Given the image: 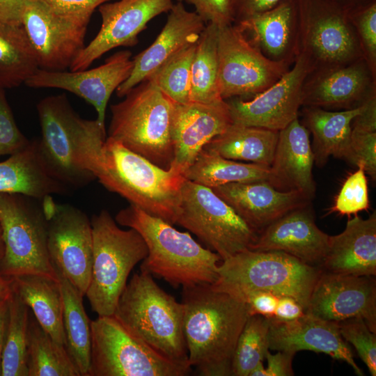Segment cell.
I'll return each mask as SVG.
<instances>
[{"instance_id": "1", "label": "cell", "mask_w": 376, "mask_h": 376, "mask_svg": "<svg viewBox=\"0 0 376 376\" xmlns=\"http://www.w3.org/2000/svg\"><path fill=\"white\" fill-rule=\"evenodd\" d=\"M79 165L109 191L165 221L176 223L184 175L162 169L108 136L97 120L80 117L75 137Z\"/></svg>"}, {"instance_id": "2", "label": "cell", "mask_w": 376, "mask_h": 376, "mask_svg": "<svg viewBox=\"0 0 376 376\" xmlns=\"http://www.w3.org/2000/svg\"><path fill=\"white\" fill-rule=\"evenodd\" d=\"M181 302L190 366L199 375H232L236 343L249 316L244 302L212 284L183 287Z\"/></svg>"}, {"instance_id": "3", "label": "cell", "mask_w": 376, "mask_h": 376, "mask_svg": "<svg viewBox=\"0 0 376 376\" xmlns=\"http://www.w3.org/2000/svg\"><path fill=\"white\" fill-rule=\"evenodd\" d=\"M117 224L135 229L143 237L148 255L141 272L164 279L175 288L213 284L221 261L216 253L164 220L130 204L116 214Z\"/></svg>"}, {"instance_id": "4", "label": "cell", "mask_w": 376, "mask_h": 376, "mask_svg": "<svg viewBox=\"0 0 376 376\" xmlns=\"http://www.w3.org/2000/svg\"><path fill=\"white\" fill-rule=\"evenodd\" d=\"M113 316L131 334L166 358L190 366L183 331V304L162 289L151 274H134Z\"/></svg>"}, {"instance_id": "5", "label": "cell", "mask_w": 376, "mask_h": 376, "mask_svg": "<svg viewBox=\"0 0 376 376\" xmlns=\"http://www.w3.org/2000/svg\"><path fill=\"white\" fill-rule=\"evenodd\" d=\"M124 97L110 107L108 136L169 169L173 159L171 124L175 103L149 79L131 88Z\"/></svg>"}, {"instance_id": "6", "label": "cell", "mask_w": 376, "mask_h": 376, "mask_svg": "<svg viewBox=\"0 0 376 376\" xmlns=\"http://www.w3.org/2000/svg\"><path fill=\"white\" fill-rule=\"evenodd\" d=\"M322 272L282 251L247 249L221 260L212 285L237 298L257 291L291 297L306 309Z\"/></svg>"}, {"instance_id": "7", "label": "cell", "mask_w": 376, "mask_h": 376, "mask_svg": "<svg viewBox=\"0 0 376 376\" xmlns=\"http://www.w3.org/2000/svg\"><path fill=\"white\" fill-rule=\"evenodd\" d=\"M93 265L86 293L98 316L113 315L127 278L134 266L148 255L141 235L134 228L123 230L106 210L91 219Z\"/></svg>"}, {"instance_id": "8", "label": "cell", "mask_w": 376, "mask_h": 376, "mask_svg": "<svg viewBox=\"0 0 376 376\" xmlns=\"http://www.w3.org/2000/svg\"><path fill=\"white\" fill-rule=\"evenodd\" d=\"M0 224L4 242L3 277L34 274L58 281L48 251V221L42 199L0 193Z\"/></svg>"}, {"instance_id": "9", "label": "cell", "mask_w": 376, "mask_h": 376, "mask_svg": "<svg viewBox=\"0 0 376 376\" xmlns=\"http://www.w3.org/2000/svg\"><path fill=\"white\" fill-rule=\"evenodd\" d=\"M88 376H185L191 368L171 361L113 316L91 321Z\"/></svg>"}, {"instance_id": "10", "label": "cell", "mask_w": 376, "mask_h": 376, "mask_svg": "<svg viewBox=\"0 0 376 376\" xmlns=\"http://www.w3.org/2000/svg\"><path fill=\"white\" fill-rule=\"evenodd\" d=\"M175 224L194 234L221 260L249 249L258 234L211 188L186 178Z\"/></svg>"}, {"instance_id": "11", "label": "cell", "mask_w": 376, "mask_h": 376, "mask_svg": "<svg viewBox=\"0 0 376 376\" xmlns=\"http://www.w3.org/2000/svg\"><path fill=\"white\" fill-rule=\"evenodd\" d=\"M299 55L310 72L343 66L363 57L347 12L325 0H297Z\"/></svg>"}, {"instance_id": "12", "label": "cell", "mask_w": 376, "mask_h": 376, "mask_svg": "<svg viewBox=\"0 0 376 376\" xmlns=\"http://www.w3.org/2000/svg\"><path fill=\"white\" fill-rule=\"evenodd\" d=\"M48 221L47 246L56 272L85 296L91 278L93 234L91 220L81 210L57 203L52 196L42 198Z\"/></svg>"}, {"instance_id": "13", "label": "cell", "mask_w": 376, "mask_h": 376, "mask_svg": "<svg viewBox=\"0 0 376 376\" xmlns=\"http://www.w3.org/2000/svg\"><path fill=\"white\" fill-rule=\"evenodd\" d=\"M219 90L224 100L250 99L270 87L290 68L266 58L235 24L219 27Z\"/></svg>"}, {"instance_id": "14", "label": "cell", "mask_w": 376, "mask_h": 376, "mask_svg": "<svg viewBox=\"0 0 376 376\" xmlns=\"http://www.w3.org/2000/svg\"><path fill=\"white\" fill-rule=\"evenodd\" d=\"M37 111L41 129L40 150L54 178L70 189L85 187L95 179L77 162L75 137L80 116L66 95L42 99L37 104Z\"/></svg>"}, {"instance_id": "15", "label": "cell", "mask_w": 376, "mask_h": 376, "mask_svg": "<svg viewBox=\"0 0 376 376\" xmlns=\"http://www.w3.org/2000/svg\"><path fill=\"white\" fill-rule=\"evenodd\" d=\"M88 24L56 13L43 0L25 1L22 26L40 69H69L85 47Z\"/></svg>"}, {"instance_id": "16", "label": "cell", "mask_w": 376, "mask_h": 376, "mask_svg": "<svg viewBox=\"0 0 376 376\" xmlns=\"http://www.w3.org/2000/svg\"><path fill=\"white\" fill-rule=\"evenodd\" d=\"M310 68L298 55L291 68L273 85L254 97L226 100L233 123L280 131L299 117L302 87Z\"/></svg>"}, {"instance_id": "17", "label": "cell", "mask_w": 376, "mask_h": 376, "mask_svg": "<svg viewBox=\"0 0 376 376\" xmlns=\"http://www.w3.org/2000/svg\"><path fill=\"white\" fill-rule=\"evenodd\" d=\"M172 0H119L99 6L101 27L95 37L82 49L69 68L70 71L88 69L103 54L113 48L133 47L139 34L156 16L168 13Z\"/></svg>"}, {"instance_id": "18", "label": "cell", "mask_w": 376, "mask_h": 376, "mask_svg": "<svg viewBox=\"0 0 376 376\" xmlns=\"http://www.w3.org/2000/svg\"><path fill=\"white\" fill-rule=\"evenodd\" d=\"M129 50L119 51L98 67L79 71L39 68L25 84L31 88H56L72 93L93 105L99 125L105 129L106 109L111 94L130 77L134 65Z\"/></svg>"}, {"instance_id": "19", "label": "cell", "mask_w": 376, "mask_h": 376, "mask_svg": "<svg viewBox=\"0 0 376 376\" xmlns=\"http://www.w3.org/2000/svg\"><path fill=\"white\" fill-rule=\"evenodd\" d=\"M305 312L336 322L361 318L376 334V281L372 276L322 272Z\"/></svg>"}, {"instance_id": "20", "label": "cell", "mask_w": 376, "mask_h": 376, "mask_svg": "<svg viewBox=\"0 0 376 376\" xmlns=\"http://www.w3.org/2000/svg\"><path fill=\"white\" fill-rule=\"evenodd\" d=\"M375 95L376 75L362 58L343 66L310 72L302 87V106L347 110Z\"/></svg>"}, {"instance_id": "21", "label": "cell", "mask_w": 376, "mask_h": 376, "mask_svg": "<svg viewBox=\"0 0 376 376\" xmlns=\"http://www.w3.org/2000/svg\"><path fill=\"white\" fill-rule=\"evenodd\" d=\"M233 124L224 100L213 103L175 104L171 138L173 159L170 168L184 175L204 146Z\"/></svg>"}, {"instance_id": "22", "label": "cell", "mask_w": 376, "mask_h": 376, "mask_svg": "<svg viewBox=\"0 0 376 376\" xmlns=\"http://www.w3.org/2000/svg\"><path fill=\"white\" fill-rule=\"evenodd\" d=\"M329 236L316 225L309 204L296 208L269 224L258 233L249 249L282 251L320 268L327 252Z\"/></svg>"}, {"instance_id": "23", "label": "cell", "mask_w": 376, "mask_h": 376, "mask_svg": "<svg viewBox=\"0 0 376 376\" xmlns=\"http://www.w3.org/2000/svg\"><path fill=\"white\" fill-rule=\"evenodd\" d=\"M269 350L297 353L309 350L324 353L347 363L357 375H363L356 363L348 343L339 331L338 322L304 313L292 320L269 318Z\"/></svg>"}, {"instance_id": "24", "label": "cell", "mask_w": 376, "mask_h": 376, "mask_svg": "<svg viewBox=\"0 0 376 376\" xmlns=\"http://www.w3.org/2000/svg\"><path fill=\"white\" fill-rule=\"evenodd\" d=\"M258 233L286 213L311 203L297 191H281L266 180L233 182L212 189Z\"/></svg>"}, {"instance_id": "25", "label": "cell", "mask_w": 376, "mask_h": 376, "mask_svg": "<svg viewBox=\"0 0 376 376\" xmlns=\"http://www.w3.org/2000/svg\"><path fill=\"white\" fill-rule=\"evenodd\" d=\"M205 25L196 12L186 10L182 2L173 4L164 26L155 41L133 58L132 71L116 90L117 95L124 97L178 52L196 43Z\"/></svg>"}, {"instance_id": "26", "label": "cell", "mask_w": 376, "mask_h": 376, "mask_svg": "<svg viewBox=\"0 0 376 376\" xmlns=\"http://www.w3.org/2000/svg\"><path fill=\"white\" fill-rule=\"evenodd\" d=\"M235 24L266 58L289 67L293 65L299 55L297 0H283L272 9Z\"/></svg>"}, {"instance_id": "27", "label": "cell", "mask_w": 376, "mask_h": 376, "mask_svg": "<svg viewBox=\"0 0 376 376\" xmlns=\"http://www.w3.org/2000/svg\"><path fill=\"white\" fill-rule=\"evenodd\" d=\"M309 134L299 117L279 131L269 182L279 190L297 191L312 199L315 183Z\"/></svg>"}, {"instance_id": "28", "label": "cell", "mask_w": 376, "mask_h": 376, "mask_svg": "<svg viewBox=\"0 0 376 376\" xmlns=\"http://www.w3.org/2000/svg\"><path fill=\"white\" fill-rule=\"evenodd\" d=\"M324 272L354 276L376 274V212L363 219L355 214L344 230L329 236L321 265Z\"/></svg>"}, {"instance_id": "29", "label": "cell", "mask_w": 376, "mask_h": 376, "mask_svg": "<svg viewBox=\"0 0 376 376\" xmlns=\"http://www.w3.org/2000/svg\"><path fill=\"white\" fill-rule=\"evenodd\" d=\"M70 189L48 169L41 155L38 139L0 162V193L21 194L42 199L66 194Z\"/></svg>"}, {"instance_id": "30", "label": "cell", "mask_w": 376, "mask_h": 376, "mask_svg": "<svg viewBox=\"0 0 376 376\" xmlns=\"http://www.w3.org/2000/svg\"><path fill=\"white\" fill-rule=\"evenodd\" d=\"M365 103L352 109L338 111L301 107L299 120L312 134L311 147L314 162L318 166H324L331 156L348 161L352 122L362 111Z\"/></svg>"}, {"instance_id": "31", "label": "cell", "mask_w": 376, "mask_h": 376, "mask_svg": "<svg viewBox=\"0 0 376 376\" xmlns=\"http://www.w3.org/2000/svg\"><path fill=\"white\" fill-rule=\"evenodd\" d=\"M10 279L12 291L31 309L42 328L56 342L66 347L63 304L58 281L34 274Z\"/></svg>"}, {"instance_id": "32", "label": "cell", "mask_w": 376, "mask_h": 376, "mask_svg": "<svg viewBox=\"0 0 376 376\" xmlns=\"http://www.w3.org/2000/svg\"><path fill=\"white\" fill-rule=\"evenodd\" d=\"M278 137L279 131L233 123L203 149L228 159L270 167Z\"/></svg>"}, {"instance_id": "33", "label": "cell", "mask_w": 376, "mask_h": 376, "mask_svg": "<svg viewBox=\"0 0 376 376\" xmlns=\"http://www.w3.org/2000/svg\"><path fill=\"white\" fill-rule=\"evenodd\" d=\"M184 176L189 180L212 189L233 182H269L270 169L258 164L228 159L203 149L185 171Z\"/></svg>"}, {"instance_id": "34", "label": "cell", "mask_w": 376, "mask_h": 376, "mask_svg": "<svg viewBox=\"0 0 376 376\" xmlns=\"http://www.w3.org/2000/svg\"><path fill=\"white\" fill-rule=\"evenodd\" d=\"M57 274L63 304V320L66 349L81 376H88L91 321L84 308L83 296L68 279Z\"/></svg>"}, {"instance_id": "35", "label": "cell", "mask_w": 376, "mask_h": 376, "mask_svg": "<svg viewBox=\"0 0 376 376\" xmlns=\"http://www.w3.org/2000/svg\"><path fill=\"white\" fill-rule=\"evenodd\" d=\"M38 69L23 27L0 22V88L17 87Z\"/></svg>"}, {"instance_id": "36", "label": "cell", "mask_w": 376, "mask_h": 376, "mask_svg": "<svg viewBox=\"0 0 376 376\" xmlns=\"http://www.w3.org/2000/svg\"><path fill=\"white\" fill-rule=\"evenodd\" d=\"M28 376H81L66 347L56 342L30 313Z\"/></svg>"}, {"instance_id": "37", "label": "cell", "mask_w": 376, "mask_h": 376, "mask_svg": "<svg viewBox=\"0 0 376 376\" xmlns=\"http://www.w3.org/2000/svg\"><path fill=\"white\" fill-rule=\"evenodd\" d=\"M219 26L206 24L197 41L191 66L189 102L213 103L221 100L217 51Z\"/></svg>"}, {"instance_id": "38", "label": "cell", "mask_w": 376, "mask_h": 376, "mask_svg": "<svg viewBox=\"0 0 376 376\" xmlns=\"http://www.w3.org/2000/svg\"><path fill=\"white\" fill-rule=\"evenodd\" d=\"M29 307L14 292L8 299V318L1 355V376H28Z\"/></svg>"}, {"instance_id": "39", "label": "cell", "mask_w": 376, "mask_h": 376, "mask_svg": "<svg viewBox=\"0 0 376 376\" xmlns=\"http://www.w3.org/2000/svg\"><path fill=\"white\" fill-rule=\"evenodd\" d=\"M269 318L249 315L237 339L232 361V375L249 376L269 350Z\"/></svg>"}, {"instance_id": "40", "label": "cell", "mask_w": 376, "mask_h": 376, "mask_svg": "<svg viewBox=\"0 0 376 376\" xmlns=\"http://www.w3.org/2000/svg\"><path fill=\"white\" fill-rule=\"evenodd\" d=\"M196 43L178 52L146 79L175 103L189 102L191 66Z\"/></svg>"}, {"instance_id": "41", "label": "cell", "mask_w": 376, "mask_h": 376, "mask_svg": "<svg viewBox=\"0 0 376 376\" xmlns=\"http://www.w3.org/2000/svg\"><path fill=\"white\" fill-rule=\"evenodd\" d=\"M368 208V181L363 166L359 164L357 165V170L350 174L344 182L331 212L350 216Z\"/></svg>"}, {"instance_id": "42", "label": "cell", "mask_w": 376, "mask_h": 376, "mask_svg": "<svg viewBox=\"0 0 376 376\" xmlns=\"http://www.w3.org/2000/svg\"><path fill=\"white\" fill-rule=\"evenodd\" d=\"M338 324L343 339L354 347L371 375L375 376L376 334L368 328L361 318H350Z\"/></svg>"}, {"instance_id": "43", "label": "cell", "mask_w": 376, "mask_h": 376, "mask_svg": "<svg viewBox=\"0 0 376 376\" xmlns=\"http://www.w3.org/2000/svg\"><path fill=\"white\" fill-rule=\"evenodd\" d=\"M354 27L364 59L376 75V1L347 12Z\"/></svg>"}, {"instance_id": "44", "label": "cell", "mask_w": 376, "mask_h": 376, "mask_svg": "<svg viewBox=\"0 0 376 376\" xmlns=\"http://www.w3.org/2000/svg\"><path fill=\"white\" fill-rule=\"evenodd\" d=\"M30 141L18 128L5 89L0 88V157L22 150Z\"/></svg>"}, {"instance_id": "45", "label": "cell", "mask_w": 376, "mask_h": 376, "mask_svg": "<svg viewBox=\"0 0 376 376\" xmlns=\"http://www.w3.org/2000/svg\"><path fill=\"white\" fill-rule=\"evenodd\" d=\"M348 162L354 165L361 164L365 173L373 180L376 179V132L351 133Z\"/></svg>"}, {"instance_id": "46", "label": "cell", "mask_w": 376, "mask_h": 376, "mask_svg": "<svg viewBox=\"0 0 376 376\" xmlns=\"http://www.w3.org/2000/svg\"><path fill=\"white\" fill-rule=\"evenodd\" d=\"M185 1L195 7L196 13L205 24L219 27L233 23L231 0H178Z\"/></svg>"}, {"instance_id": "47", "label": "cell", "mask_w": 376, "mask_h": 376, "mask_svg": "<svg viewBox=\"0 0 376 376\" xmlns=\"http://www.w3.org/2000/svg\"><path fill=\"white\" fill-rule=\"evenodd\" d=\"M56 13L89 23L94 10L109 0H43Z\"/></svg>"}, {"instance_id": "48", "label": "cell", "mask_w": 376, "mask_h": 376, "mask_svg": "<svg viewBox=\"0 0 376 376\" xmlns=\"http://www.w3.org/2000/svg\"><path fill=\"white\" fill-rule=\"evenodd\" d=\"M279 297L263 291L247 293L239 299L244 302L249 315H260L267 318L274 316Z\"/></svg>"}, {"instance_id": "49", "label": "cell", "mask_w": 376, "mask_h": 376, "mask_svg": "<svg viewBox=\"0 0 376 376\" xmlns=\"http://www.w3.org/2000/svg\"><path fill=\"white\" fill-rule=\"evenodd\" d=\"M283 0H231L233 23H239L267 11Z\"/></svg>"}, {"instance_id": "50", "label": "cell", "mask_w": 376, "mask_h": 376, "mask_svg": "<svg viewBox=\"0 0 376 376\" xmlns=\"http://www.w3.org/2000/svg\"><path fill=\"white\" fill-rule=\"evenodd\" d=\"M295 353L277 351L272 354L268 350L265 355L267 366L265 368V376H292L295 375L292 363Z\"/></svg>"}, {"instance_id": "51", "label": "cell", "mask_w": 376, "mask_h": 376, "mask_svg": "<svg viewBox=\"0 0 376 376\" xmlns=\"http://www.w3.org/2000/svg\"><path fill=\"white\" fill-rule=\"evenodd\" d=\"M352 131L357 132H376V95L364 104L363 109L352 122Z\"/></svg>"}, {"instance_id": "52", "label": "cell", "mask_w": 376, "mask_h": 376, "mask_svg": "<svg viewBox=\"0 0 376 376\" xmlns=\"http://www.w3.org/2000/svg\"><path fill=\"white\" fill-rule=\"evenodd\" d=\"M304 313V307L297 300L291 297L283 296L279 297L272 318L279 320L289 321L299 318Z\"/></svg>"}, {"instance_id": "53", "label": "cell", "mask_w": 376, "mask_h": 376, "mask_svg": "<svg viewBox=\"0 0 376 376\" xmlns=\"http://www.w3.org/2000/svg\"><path fill=\"white\" fill-rule=\"evenodd\" d=\"M26 0H0V22L22 26Z\"/></svg>"}, {"instance_id": "54", "label": "cell", "mask_w": 376, "mask_h": 376, "mask_svg": "<svg viewBox=\"0 0 376 376\" xmlns=\"http://www.w3.org/2000/svg\"><path fill=\"white\" fill-rule=\"evenodd\" d=\"M10 295L0 300V376L1 355L8 318V299Z\"/></svg>"}, {"instance_id": "55", "label": "cell", "mask_w": 376, "mask_h": 376, "mask_svg": "<svg viewBox=\"0 0 376 376\" xmlns=\"http://www.w3.org/2000/svg\"><path fill=\"white\" fill-rule=\"evenodd\" d=\"M341 9L349 12L372 3L376 0H325Z\"/></svg>"}, {"instance_id": "56", "label": "cell", "mask_w": 376, "mask_h": 376, "mask_svg": "<svg viewBox=\"0 0 376 376\" xmlns=\"http://www.w3.org/2000/svg\"><path fill=\"white\" fill-rule=\"evenodd\" d=\"M11 280L3 278L0 279V300L8 297L11 292Z\"/></svg>"}, {"instance_id": "57", "label": "cell", "mask_w": 376, "mask_h": 376, "mask_svg": "<svg viewBox=\"0 0 376 376\" xmlns=\"http://www.w3.org/2000/svg\"><path fill=\"white\" fill-rule=\"evenodd\" d=\"M249 376H265V367L263 362L258 363L251 371Z\"/></svg>"}, {"instance_id": "58", "label": "cell", "mask_w": 376, "mask_h": 376, "mask_svg": "<svg viewBox=\"0 0 376 376\" xmlns=\"http://www.w3.org/2000/svg\"><path fill=\"white\" fill-rule=\"evenodd\" d=\"M4 254V242L3 238L2 229L0 224V279L4 277L2 276L1 273V265Z\"/></svg>"}]
</instances>
